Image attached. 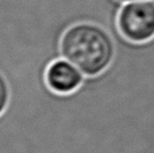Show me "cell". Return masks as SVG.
Wrapping results in <instances>:
<instances>
[{"label": "cell", "mask_w": 154, "mask_h": 153, "mask_svg": "<svg viewBox=\"0 0 154 153\" xmlns=\"http://www.w3.org/2000/svg\"><path fill=\"white\" fill-rule=\"evenodd\" d=\"M120 34L133 43H144L154 37V2L131 1L124 5L117 17Z\"/></svg>", "instance_id": "7a4b0ae2"}, {"label": "cell", "mask_w": 154, "mask_h": 153, "mask_svg": "<svg viewBox=\"0 0 154 153\" xmlns=\"http://www.w3.org/2000/svg\"><path fill=\"white\" fill-rule=\"evenodd\" d=\"M118 1H122V2H131V1H138V0H118Z\"/></svg>", "instance_id": "5b68a950"}, {"label": "cell", "mask_w": 154, "mask_h": 153, "mask_svg": "<svg viewBox=\"0 0 154 153\" xmlns=\"http://www.w3.org/2000/svg\"><path fill=\"white\" fill-rule=\"evenodd\" d=\"M9 97H10V90L9 85L6 78L0 72V115L2 114L8 105Z\"/></svg>", "instance_id": "277c9868"}, {"label": "cell", "mask_w": 154, "mask_h": 153, "mask_svg": "<svg viewBox=\"0 0 154 153\" xmlns=\"http://www.w3.org/2000/svg\"><path fill=\"white\" fill-rule=\"evenodd\" d=\"M83 74L66 60H56L45 72L47 87L54 92L68 95L77 90L83 81Z\"/></svg>", "instance_id": "3957f363"}, {"label": "cell", "mask_w": 154, "mask_h": 153, "mask_svg": "<svg viewBox=\"0 0 154 153\" xmlns=\"http://www.w3.org/2000/svg\"><path fill=\"white\" fill-rule=\"evenodd\" d=\"M61 54L87 76H98L115 55L114 41L103 27L89 23L73 25L60 42Z\"/></svg>", "instance_id": "6da1fadb"}]
</instances>
